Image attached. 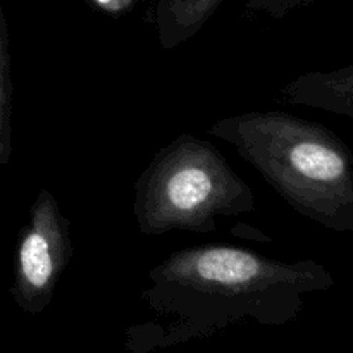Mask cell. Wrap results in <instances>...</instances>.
<instances>
[{"instance_id":"6da1fadb","label":"cell","mask_w":353,"mask_h":353,"mask_svg":"<svg viewBox=\"0 0 353 353\" xmlns=\"http://www.w3.org/2000/svg\"><path fill=\"white\" fill-rule=\"evenodd\" d=\"M140 300L148 317L124 333L130 353H152L254 323L281 327L307 299L334 286L312 259L285 262L230 245L183 248L152 268Z\"/></svg>"},{"instance_id":"7a4b0ae2","label":"cell","mask_w":353,"mask_h":353,"mask_svg":"<svg viewBox=\"0 0 353 353\" xmlns=\"http://www.w3.org/2000/svg\"><path fill=\"white\" fill-rule=\"evenodd\" d=\"M300 216L336 233L353 231V155L323 124L278 110H252L210 124Z\"/></svg>"},{"instance_id":"3957f363","label":"cell","mask_w":353,"mask_h":353,"mask_svg":"<svg viewBox=\"0 0 353 353\" xmlns=\"http://www.w3.org/2000/svg\"><path fill=\"white\" fill-rule=\"evenodd\" d=\"M133 214L141 234H209L219 217L254 212V192L216 145L183 133L155 152L134 181Z\"/></svg>"},{"instance_id":"277c9868","label":"cell","mask_w":353,"mask_h":353,"mask_svg":"<svg viewBox=\"0 0 353 353\" xmlns=\"http://www.w3.org/2000/svg\"><path fill=\"white\" fill-rule=\"evenodd\" d=\"M72 257L71 223L55 196L41 190L17 234L10 296L23 312L38 316L54 300Z\"/></svg>"},{"instance_id":"5b68a950","label":"cell","mask_w":353,"mask_h":353,"mask_svg":"<svg viewBox=\"0 0 353 353\" xmlns=\"http://www.w3.org/2000/svg\"><path fill=\"white\" fill-rule=\"evenodd\" d=\"M290 105H305L353 119V65L327 72H307L281 90Z\"/></svg>"},{"instance_id":"8992f818","label":"cell","mask_w":353,"mask_h":353,"mask_svg":"<svg viewBox=\"0 0 353 353\" xmlns=\"http://www.w3.org/2000/svg\"><path fill=\"white\" fill-rule=\"evenodd\" d=\"M223 0H159L155 28L164 50H174L192 40L214 16Z\"/></svg>"},{"instance_id":"52a82bcc","label":"cell","mask_w":353,"mask_h":353,"mask_svg":"<svg viewBox=\"0 0 353 353\" xmlns=\"http://www.w3.org/2000/svg\"><path fill=\"white\" fill-rule=\"evenodd\" d=\"M12 157V76H10L9 33L0 7V168Z\"/></svg>"},{"instance_id":"ba28073f","label":"cell","mask_w":353,"mask_h":353,"mask_svg":"<svg viewBox=\"0 0 353 353\" xmlns=\"http://www.w3.org/2000/svg\"><path fill=\"white\" fill-rule=\"evenodd\" d=\"M312 2L316 0H248L247 9L252 12H265L274 19H279L296 7L309 6Z\"/></svg>"},{"instance_id":"9c48e42d","label":"cell","mask_w":353,"mask_h":353,"mask_svg":"<svg viewBox=\"0 0 353 353\" xmlns=\"http://www.w3.org/2000/svg\"><path fill=\"white\" fill-rule=\"evenodd\" d=\"M134 2L137 0H90L95 9H99L100 12L110 14V16H121V14L128 12L134 6Z\"/></svg>"}]
</instances>
